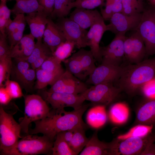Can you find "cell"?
<instances>
[{
    "label": "cell",
    "instance_id": "1",
    "mask_svg": "<svg viewBox=\"0 0 155 155\" xmlns=\"http://www.w3.org/2000/svg\"><path fill=\"white\" fill-rule=\"evenodd\" d=\"M89 105L83 104L78 109L71 111L64 109L51 110L48 116L34 122L35 127L29 129V133H40L54 141L57 134L61 132L80 127L86 128L88 126L83 121L82 117Z\"/></svg>",
    "mask_w": 155,
    "mask_h": 155
},
{
    "label": "cell",
    "instance_id": "2",
    "mask_svg": "<svg viewBox=\"0 0 155 155\" xmlns=\"http://www.w3.org/2000/svg\"><path fill=\"white\" fill-rule=\"evenodd\" d=\"M155 78V56L140 63L124 66L118 81L121 90L130 95L140 92L145 84Z\"/></svg>",
    "mask_w": 155,
    "mask_h": 155
},
{
    "label": "cell",
    "instance_id": "3",
    "mask_svg": "<svg viewBox=\"0 0 155 155\" xmlns=\"http://www.w3.org/2000/svg\"><path fill=\"white\" fill-rule=\"evenodd\" d=\"M24 116L19 120L21 131L25 135L29 134V126L31 123L43 119L48 116L51 109L47 102L40 95H26L24 96Z\"/></svg>",
    "mask_w": 155,
    "mask_h": 155
},
{
    "label": "cell",
    "instance_id": "4",
    "mask_svg": "<svg viewBox=\"0 0 155 155\" xmlns=\"http://www.w3.org/2000/svg\"><path fill=\"white\" fill-rule=\"evenodd\" d=\"M21 129L13 115L7 112L0 106V155H7L16 145L20 138Z\"/></svg>",
    "mask_w": 155,
    "mask_h": 155
},
{
    "label": "cell",
    "instance_id": "5",
    "mask_svg": "<svg viewBox=\"0 0 155 155\" xmlns=\"http://www.w3.org/2000/svg\"><path fill=\"white\" fill-rule=\"evenodd\" d=\"M54 142L44 135H25L7 155L48 154L52 152Z\"/></svg>",
    "mask_w": 155,
    "mask_h": 155
},
{
    "label": "cell",
    "instance_id": "6",
    "mask_svg": "<svg viewBox=\"0 0 155 155\" xmlns=\"http://www.w3.org/2000/svg\"><path fill=\"white\" fill-rule=\"evenodd\" d=\"M96 61L90 50L82 48L63 62L66 70L82 81L96 68Z\"/></svg>",
    "mask_w": 155,
    "mask_h": 155
},
{
    "label": "cell",
    "instance_id": "7",
    "mask_svg": "<svg viewBox=\"0 0 155 155\" xmlns=\"http://www.w3.org/2000/svg\"><path fill=\"white\" fill-rule=\"evenodd\" d=\"M122 91L112 83H101L93 85L81 94L86 100L95 105L106 106L113 102Z\"/></svg>",
    "mask_w": 155,
    "mask_h": 155
},
{
    "label": "cell",
    "instance_id": "8",
    "mask_svg": "<svg viewBox=\"0 0 155 155\" xmlns=\"http://www.w3.org/2000/svg\"><path fill=\"white\" fill-rule=\"evenodd\" d=\"M135 31L143 39L146 55H155V7L145 8L140 22Z\"/></svg>",
    "mask_w": 155,
    "mask_h": 155
},
{
    "label": "cell",
    "instance_id": "9",
    "mask_svg": "<svg viewBox=\"0 0 155 155\" xmlns=\"http://www.w3.org/2000/svg\"><path fill=\"white\" fill-rule=\"evenodd\" d=\"M40 90V95L55 110H63L67 107L77 109L82 106L86 100L81 94L50 92L44 89Z\"/></svg>",
    "mask_w": 155,
    "mask_h": 155
},
{
    "label": "cell",
    "instance_id": "10",
    "mask_svg": "<svg viewBox=\"0 0 155 155\" xmlns=\"http://www.w3.org/2000/svg\"><path fill=\"white\" fill-rule=\"evenodd\" d=\"M114 155H140L150 143L155 141L151 133L143 137L114 140Z\"/></svg>",
    "mask_w": 155,
    "mask_h": 155
},
{
    "label": "cell",
    "instance_id": "11",
    "mask_svg": "<svg viewBox=\"0 0 155 155\" xmlns=\"http://www.w3.org/2000/svg\"><path fill=\"white\" fill-rule=\"evenodd\" d=\"M88 88L86 83L65 70L47 91L79 94L84 92Z\"/></svg>",
    "mask_w": 155,
    "mask_h": 155
},
{
    "label": "cell",
    "instance_id": "12",
    "mask_svg": "<svg viewBox=\"0 0 155 155\" xmlns=\"http://www.w3.org/2000/svg\"><path fill=\"white\" fill-rule=\"evenodd\" d=\"M124 66L101 63L89 76L86 83L96 85L101 83H112L118 82L123 71Z\"/></svg>",
    "mask_w": 155,
    "mask_h": 155
},
{
    "label": "cell",
    "instance_id": "13",
    "mask_svg": "<svg viewBox=\"0 0 155 155\" xmlns=\"http://www.w3.org/2000/svg\"><path fill=\"white\" fill-rule=\"evenodd\" d=\"M67 40L73 42L80 49L87 46L86 29L80 27L69 18H59L57 24Z\"/></svg>",
    "mask_w": 155,
    "mask_h": 155
},
{
    "label": "cell",
    "instance_id": "14",
    "mask_svg": "<svg viewBox=\"0 0 155 155\" xmlns=\"http://www.w3.org/2000/svg\"><path fill=\"white\" fill-rule=\"evenodd\" d=\"M125 37L124 34L115 35L108 44L100 47L101 63L120 66L125 59L124 44Z\"/></svg>",
    "mask_w": 155,
    "mask_h": 155
},
{
    "label": "cell",
    "instance_id": "15",
    "mask_svg": "<svg viewBox=\"0 0 155 155\" xmlns=\"http://www.w3.org/2000/svg\"><path fill=\"white\" fill-rule=\"evenodd\" d=\"M142 13L127 15L123 12L114 14L106 25L107 31L115 35L126 33L129 30H135L141 20Z\"/></svg>",
    "mask_w": 155,
    "mask_h": 155
},
{
    "label": "cell",
    "instance_id": "16",
    "mask_svg": "<svg viewBox=\"0 0 155 155\" xmlns=\"http://www.w3.org/2000/svg\"><path fill=\"white\" fill-rule=\"evenodd\" d=\"M125 59L132 64L140 62L146 55L144 41L136 31L129 37H125L124 42Z\"/></svg>",
    "mask_w": 155,
    "mask_h": 155
},
{
    "label": "cell",
    "instance_id": "17",
    "mask_svg": "<svg viewBox=\"0 0 155 155\" xmlns=\"http://www.w3.org/2000/svg\"><path fill=\"white\" fill-rule=\"evenodd\" d=\"M101 14L90 27L86 36V44L90 47L95 59L101 62L102 57L99 44L104 32L107 31V26Z\"/></svg>",
    "mask_w": 155,
    "mask_h": 155
},
{
    "label": "cell",
    "instance_id": "18",
    "mask_svg": "<svg viewBox=\"0 0 155 155\" xmlns=\"http://www.w3.org/2000/svg\"><path fill=\"white\" fill-rule=\"evenodd\" d=\"M95 131L80 155H114V140L110 142L100 141Z\"/></svg>",
    "mask_w": 155,
    "mask_h": 155
},
{
    "label": "cell",
    "instance_id": "19",
    "mask_svg": "<svg viewBox=\"0 0 155 155\" xmlns=\"http://www.w3.org/2000/svg\"><path fill=\"white\" fill-rule=\"evenodd\" d=\"M43 42L53 53L57 47L67 40L57 24L51 18H48L42 37Z\"/></svg>",
    "mask_w": 155,
    "mask_h": 155
},
{
    "label": "cell",
    "instance_id": "20",
    "mask_svg": "<svg viewBox=\"0 0 155 155\" xmlns=\"http://www.w3.org/2000/svg\"><path fill=\"white\" fill-rule=\"evenodd\" d=\"M48 16L44 11L34 12L25 16L29 25L30 33L37 40H42L43 35L48 22Z\"/></svg>",
    "mask_w": 155,
    "mask_h": 155
},
{
    "label": "cell",
    "instance_id": "21",
    "mask_svg": "<svg viewBox=\"0 0 155 155\" xmlns=\"http://www.w3.org/2000/svg\"><path fill=\"white\" fill-rule=\"evenodd\" d=\"M35 38L31 34L26 35L11 48L9 56L15 59L27 60L35 46Z\"/></svg>",
    "mask_w": 155,
    "mask_h": 155
},
{
    "label": "cell",
    "instance_id": "22",
    "mask_svg": "<svg viewBox=\"0 0 155 155\" xmlns=\"http://www.w3.org/2000/svg\"><path fill=\"white\" fill-rule=\"evenodd\" d=\"M137 109L135 124L155 125V98L146 99Z\"/></svg>",
    "mask_w": 155,
    "mask_h": 155
},
{
    "label": "cell",
    "instance_id": "23",
    "mask_svg": "<svg viewBox=\"0 0 155 155\" xmlns=\"http://www.w3.org/2000/svg\"><path fill=\"white\" fill-rule=\"evenodd\" d=\"M6 28L5 33L11 48L22 38L26 22L24 14H19Z\"/></svg>",
    "mask_w": 155,
    "mask_h": 155
},
{
    "label": "cell",
    "instance_id": "24",
    "mask_svg": "<svg viewBox=\"0 0 155 155\" xmlns=\"http://www.w3.org/2000/svg\"><path fill=\"white\" fill-rule=\"evenodd\" d=\"M96 9L75 8L70 14L69 18L83 28L90 27L101 15Z\"/></svg>",
    "mask_w": 155,
    "mask_h": 155
},
{
    "label": "cell",
    "instance_id": "25",
    "mask_svg": "<svg viewBox=\"0 0 155 155\" xmlns=\"http://www.w3.org/2000/svg\"><path fill=\"white\" fill-rule=\"evenodd\" d=\"M16 3L11 12L16 15L19 14H27L44 11V8L37 0H16Z\"/></svg>",
    "mask_w": 155,
    "mask_h": 155
},
{
    "label": "cell",
    "instance_id": "26",
    "mask_svg": "<svg viewBox=\"0 0 155 155\" xmlns=\"http://www.w3.org/2000/svg\"><path fill=\"white\" fill-rule=\"evenodd\" d=\"M105 106L95 105L88 111L87 116L88 124L93 128L102 126L105 123L106 116Z\"/></svg>",
    "mask_w": 155,
    "mask_h": 155
},
{
    "label": "cell",
    "instance_id": "27",
    "mask_svg": "<svg viewBox=\"0 0 155 155\" xmlns=\"http://www.w3.org/2000/svg\"><path fill=\"white\" fill-rule=\"evenodd\" d=\"M35 70L36 81L35 88L39 90L44 89L48 85H52L63 73H51L40 68Z\"/></svg>",
    "mask_w": 155,
    "mask_h": 155
},
{
    "label": "cell",
    "instance_id": "28",
    "mask_svg": "<svg viewBox=\"0 0 155 155\" xmlns=\"http://www.w3.org/2000/svg\"><path fill=\"white\" fill-rule=\"evenodd\" d=\"M129 115V110L126 105L118 103L113 105L109 111L111 120L116 124H122L126 122Z\"/></svg>",
    "mask_w": 155,
    "mask_h": 155
},
{
    "label": "cell",
    "instance_id": "29",
    "mask_svg": "<svg viewBox=\"0 0 155 155\" xmlns=\"http://www.w3.org/2000/svg\"><path fill=\"white\" fill-rule=\"evenodd\" d=\"M83 127L78 128L74 130L73 134L69 146L71 150L78 155L85 147L89 139L86 137Z\"/></svg>",
    "mask_w": 155,
    "mask_h": 155
},
{
    "label": "cell",
    "instance_id": "30",
    "mask_svg": "<svg viewBox=\"0 0 155 155\" xmlns=\"http://www.w3.org/2000/svg\"><path fill=\"white\" fill-rule=\"evenodd\" d=\"M75 46L73 42L67 40L57 47L53 53L52 56L56 60L61 63L69 57Z\"/></svg>",
    "mask_w": 155,
    "mask_h": 155
},
{
    "label": "cell",
    "instance_id": "31",
    "mask_svg": "<svg viewBox=\"0 0 155 155\" xmlns=\"http://www.w3.org/2000/svg\"><path fill=\"white\" fill-rule=\"evenodd\" d=\"M154 126L144 125H137L126 133L118 136L117 138L123 140L130 137H143L151 133Z\"/></svg>",
    "mask_w": 155,
    "mask_h": 155
},
{
    "label": "cell",
    "instance_id": "32",
    "mask_svg": "<svg viewBox=\"0 0 155 155\" xmlns=\"http://www.w3.org/2000/svg\"><path fill=\"white\" fill-rule=\"evenodd\" d=\"M52 152L53 155H76L67 143L58 134L54 142Z\"/></svg>",
    "mask_w": 155,
    "mask_h": 155
},
{
    "label": "cell",
    "instance_id": "33",
    "mask_svg": "<svg viewBox=\"0 0 155 155\" xmlns=\"http://www.w3.org/2000/svg\"><path fill=\"white\" fill-rule=\"evenodd\" d=\"M70 0H55L53 11L50 16L52 18L65 17L70 13L71 9Z\"/></svg>",
    "mask_w": 155,
    "mask_h": 155
},
{
    "label": "cell",
    "instance_id": "34",
    "mask_svg": "<svg viewBox=\"0 0 155 155\" xmlns=\"http://www.w3.org/2000/svg\"><path fill=\"white\" fill-rule=\"evenodd\" d=\"M144 0H122L123 13L127 15L142 13L145 8Z\"/></svg>",
    "mask_w": 155,
    "mask_h": 155
},
{
    "label": "cell",
    "instance_id": "35",
    "mask_svg": "<svg viewBox=\"0 0 155 155\" xmlns=\"http://www.w3.org/2000/svg\"><path fill=\"white\" fill-rule=\"evenodd\" d=\"M11 58L8 57L0 60V86L3 87V83L9 78L11 71Z\"/></svg>",
    "mask_w": 155,
    "mask_h": 155
},
{
    "label": "cell",
    "instance_id": "36",
    "mask_svg": "<svg viewBox=\"0 0 155 155\" xmlns=\"http://www.w3.org/2000/svg\"><path fill=\"white\" fill-rule=\"evenodd\" d=\"M46 71L53 73L62 74L65 71L61 63L52 55L47 59L40 67Z\"/></svg>",
    "mask_w": 155,
    "mask_h": 155
},
{
    "label": "cell",
    "instance_id": "37",
    "mask_svg": "<svg viewBox=\"0 0 155 155\" xmlns=\"http://www.w3.org/2000/svg\"><path fill=\"white\" fill-rule=\"evenodd\" d=\"M106 0H75L70 4L71 8H83L93 9L96 7L103 6Z\"/></svg>",
    "mask_w": 155,
    "mask_h": 155
},
{
    "label": "cell",
    "instance_id": "38",
    "mask_svg": "<svg viewBox=\"0 0 155 155\" xmlns=\"http://www.w3.org/2000/svg\"><path fill=\"white\" fill-rule=\"evenodd\" d=\"M36 77V70L29 69L18 81L27 92L32 89V84Z\"/></svg>",
    "mask_w": 155,
    "mask_h": 155
},
{
    "label": "cell",
    "instance_id": "39",
    "mask_svg": "<svg viewBox=\"0 0 155 155\" xmlns=\"http://www.w3.org/2000/svg\"><path fill=\"white\" fill-rule=\"evenodd\" d=\"M50 51L42 40H37L32 53L26 61L31 64L43 54Z\"/></svg>",
    "mask_w": 155,
    "mask_h": 155
},
{
    "label": "cell",
    "instance_id": "40",
    "mask_svg": "<svg viewBox=\"0 0 155 155\" xmlns=\"http://www.w3.org/2000/svg\"><path fill=\"white\" fill-rule=\"evenodd\" d=\"M5 86L12 99L20 98L24 96L20 86L18 82L8 80L5 82Z\"/></svg>",
    "mask_w": 155,
    "mask_h": 155
},
{
    "label": "cell",
    "instance_id": "41",
    "mask_svg": "<svg viewBox=\"0 0 155 155\" xmlns=\"http://www.w3.org/2000/svg\"><path fill=\"white\" fill-rule=\"evenodd\" d=\"M15 59L17 62L14 69L13 74L15 78L18 81L29 69L30 64L26 60Z\"/></svg>",
    "mask_w": 155,
    "mask_h": 155
},
{
    "label": "cell",
    "instance_id": "42",
    "mask_svg": "<svg viewBox=\"0 0 155 155\" xmlns=\"http://www.w3.org/2000/svg\"><path fill=\"white\" fill-rule=\"evenodd\" d=\"M140 92L146 99L155 98V78L144 85Z\"/></svg>",
    "mask_w": 155,
    "mask_h": 155
},
{
    "label": "cell",
    "instance_id": "43",
    "mask_svg": "<svg viewBox=\"0 0 155 155\" xmlns=\"http://www.w3.org/2000/svg\"><path fill=\"white\" fill-rule=\"evenodd\" d=\"M6 38V36L0 33V60L10 56V47L8 45Z\"/></svg>",
    "mask_w": 155,
    "mask_h": 155
},
{
    "label": "cell",
    "instance_id": "44",
    "mask_svg": "<svg viewBox=\"0 0 155 155\" xmlns=\"http://www.w3.org/2000/svg\"><path fill=\"white\" fill-rule=\"evenodd\" d=\"M101 14L104 20H109L114 14L111 0H106L104 8H101Z\"/></svg>",
    "mask_w": 155,
    "mask_h": 155
},
{
    "label": "cell",
    "instance_id": "45",
    "mask_svg": "<svg viewBox=\"0 0 155 155\" xmlns=\"http://www.w3.org/2000/svg\"><path fill=\"white\" fill-rule=\"evenodd\" d=\"M52 55V53L51 51L45 53L30 64L32 68L36 70L40 68L44 61Z\"/></svg>",
    "mask_w": 155,
    "mask_h": 155
},
{
    "label": "cell",
    "instance_id": "46",
    "mask_svg": "<svg viewBox=\"0 0 155 155\" xmlns=\"http://www.w3.org/2000/svg\"><path fill=\"white\" fill-rule=\"evenodd\" d=\"M37 0L39 3L44 8V11L48 16H50L54 9L55 0Z\"/></svg>",
    "mask_w": 155,
    "mask_h": 155
},
{
    "label": "cell",
    "instance_id": "47",
    "mask_svg": "<svg viewBox=\"0 0 155 155\" xmlns=\"http://www.w3.org/2000/svg\"><path fill=\"white\" fill-rule=\"evenodd\" d=\"M6 1L1 0L0 5V18L7 20H11V10L7 7Z\"/></svg>",
    "mask_w": 155,
    "mask_h": 155
},
{
    "label": "cell",
    "instance_id": "48",
    "mask_svg": "<svg viewBox=\"0 0 155 155\" xmlns=\"http://www.w3.org/2000/svg\"><path fill=\"white\" fill-rule=\"evenodd\" d=\"M12 99L11 96L4 87L0 88V105L3 106L8 104Z\"/></svg>",
    "mask_w": 155,
    "mask_h": 155
},
{
    "label": "cell",
    "instance_id": "49",
    "mask_svg": "<svg viewBox=\"0 0 155 155\" xmlns=\"http://www.w3.org/2000/svg\"><path fill=\"white\" fill-rule=\"evenodd\" d=\"M74 130L64 131L58 134L61 136L69 145L73 137Z\"/></svg>",
    "mask_w": 155,
    "mask_h": 155
},
{
    "label": "cell",
    "instance_id": "50",
    "mask_svg": "<svg viewBox=\"0 0 155 155\" xmlns=\"http://www.w3.org/2000/svg\"><path fill=\"white\" fill-rule=\"evenodd\" d=\"M114 14L123 12V7L122 0H112Z\"/></svg>",
    "mask_w": 155,
    "mask_h": 155
},
{
    "label": "cell",
    "instance_id": "51",
    "mask_svg": "<svg viewBox=\"0 0 155 155\" xmlns=\"http://www.w3.org/2000/svg\"><path fill=\"white\" fill-rule=\"evenodd\" d=\"M154 142L148 144L140 155H155V144Z\"/></svg>",
    "mask_w": 155,
    "mask_h": 155
},
{
    "label": "cell",
    "instance_id": "52",
    "mask_svg": "<svg viewBox=\"0 0 155 155\" xmlns=\"http://www.w3.org/2000/svg\"><path fill=\"white\" fill-rule=\"evenodd\" d=\"M12 21L11 19L7 20L0 18V31L1 33L4 36H6L5 33V29Z\"/></svg>",
    "mask_w": 155,
    "mask_h": 155
},
{
    "label": "cell",
    "instance_id": "53",
    "mask_svg": "<svg viewBox=\"0 0 155 155\" xmlns=\"http://www.w3.org/2000/svg\"><path fill=\"white\" fill-rule=\"evenodd\" d=\"M148 1L152 6L155 7V0H146Z\"/></svg>",
    "mask_w": 155,
    "mask_h": 155
},
{
    "label": "cell",
    "instance_id": "54",
    "mask_svg": "<svg viewBox=\"0 0 155 155\" xmlns=\"http://www.w3.org/2000/svg\"><path fill=\"white\" fill-rule=\"evenodd\" d=\"M72 2H73L75 1V0H70Z\"/></svg>",
    "mask_w": 155,
    "mask_h": 155
},
{
    "label": "cell",
    "instance_id": "55",
    "mask_svg": "<svg viewBox=\"0 0 155 155\" xmlns=\"http://www.w3.org/2000/svg\"><path fill=\"white\" fill-rule=\"evenodd\" d=\"M5 0V1H7V0Z\"/></svg>",
    "mask_w": 155,
    "mask_h": 155
}]
</instances>
